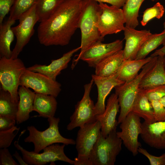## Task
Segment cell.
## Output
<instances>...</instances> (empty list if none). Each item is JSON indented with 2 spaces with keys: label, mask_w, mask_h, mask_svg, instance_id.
<instances>
[{
  "label": "cell",
  "mask_w": 165,
  "mask_h": 165,
  "mask_svg": "<svg viewBox=\"0 0 165 165\" xmlns=\"http://www.w3.org/2000/svg\"><path fill=\"white\" fill-rule=\"evenodd\" d=\"M81 0H65L37 28L39 43L45 46L68 45L78 28Z\"/></svg>",
  "instance_id": "1"
},
{
  "label": "cell",
  "mask_w": 165,
  "mask_h": 165,
  "mask_svg": "<svg viewBox=\"0 0 165 165\" xmlns=\"http://www.w3.org/2000/svg\"><path fill=\"white\" fill-rule=\"evenodd\" d=\"M101 10L99 3L94 0H81L80 11L78 28L81 32L80 51L72 62L73 69L77 64L79 59L84 52L94 43L103 41L104 38L100 34L96 24L98 14Z\"/></svg>",
  "instance_id": "2"
},
{
  "label": "cell",
  "mask_w": 165,
  "mask_h": 165,
  "mask_svg": "<svg viewBox=\"0 0 165 165\" xmlns=\"http://www.w3.org/2000/svg\"><path fill=\"white\" fill-rule=\"evenodd\" d=\"M122 141L116 130L105 137L101 133L91 151L89 160L91 165H114L122 150Z\"/></svg>",
  "instance_id": "3"
},
{
  "label": "cell",
  "mask_w": 165,
  "mask_h": 165,
  "mask_svg": "<svg viewBox=\"0 0 165 165\" xmlns=\"http://www.w3.org/2000/svg\"><path fill=\"white\" fill-rule=\"evenodd\" d=\"M48 119L49 126L44 131H40L33 126L27 127L29 135L24 139V141L34 144V152L39 153L46 147L55 143L75 145V141L74 140L64 138L60 134L58 127L59 118L54 116Z\"/></svg>",
  "instance_id": "4"
},
{
  "label": "cell",
  "mask_w": 165,
  "mask_h": 165,
  "mask_svg": "<svg viewBox=\"0 0 165 165\" xmlns=\"http://www.w3.org/2000/svg\"><path fill=\"white\" fill-rule=\"evenodd\" d=\"M157 56L154 57L142 68L141 71L134 79L125 82L114 88L118 96L120 108L118 123H120L131 111L134 102L139 89V85L143 77L155 65Z\"/></svg>",
  "instance_id": "5"
},
{
  "label": "cell",
  "mask_w": 165,
  "mask_h": 165,
  "mask_svg": "<svg viewBox=\"0 0 165 165\" xmlns=\"http://www.w3.org/2000/svg\"><path fill=\"white\" fill-rule=\"evenodd\" d=\"M26 68L18 57L13 59L2 57L0 59V82L1 88L9 92L13 101H19L18 90L21 76Z\"/></svg>",
  "instance_id": "6"
},
{
  "label": "cell",
  "mask_w": 165,
  "mask_h": 165,
  "mask_svg": "<svg viewBox=\"0 0 165 165\" xmlns=\"http://www.w3.org/2000/svg\"><path fill=\"white\" fill-rule=\"evenodd\" d=\"M101 124L98 120L80 127L75 141L77 156L74 165H91L89 156L101 132Z\"/></svg>",
  "instance_id": "7"
},
{
  "label": "cell",
  "mask_w": 165,
  "mask_h": 165,
  "mask_svg": "<svg viewBox=\"0 0 165 165\" xmlns=\"http://www.w3.org/2000/svg\"><path fill=\"white\" fill-rule=\"evenodd\" d=\"M15 147L21 153L25 161L30 165H44L49 163H53L57 161H61L74 164V160L68 158L65 154L64 148L65 145H60L55 143L43 149L40 153L25 149L19 144L18 141L14 142Z\"/></svg>",
  "instance_id": "8"
},
{
  "label": "cell",
  "mask_w": 165,
  "mask_h": 165,
  "mask_svg": "<svg viewBox=\"0 0 165 165\" xmlns=\"http://www.w3.org/2000/svg\"><path fill=\"white\" fill-rule=\"evenodd\" d=\"M101 10L98 15L96 25L101 37L124 31L126 20L123 9L116 6L99 3Z\"/></svg>",
  "instance_id": "9"
},
{
  "label": "cell",
  "mask_w": 165,
  "mask_h": 165,
  "mask_svg": "<svg viewBox=\"0 0 165 165\" xmlns=\"http://www.w3.org/2000/svg\"><path fill=\"white\" fill-rule=\"evenodd\" d=\"M35 8L36 4L20 16L17 25L11 28L16 38V43L12 50V58H18L34 33V26L38 21Z\"/></svg>",
  "instance_id": "10"
},
{
  "label": "cell",
  "mask_w": 165,
  "mask_h": 165,
  "mask_svg": "<svg viewBox=\"0 0 165 165\" xmlns=\"http://www.w3.org/2000/svg\"><path fill=\"white\" fill-rule=\"evenodd\" d=\"M93 83L92 79L90 82L84 85L83 96L75 105V111L71 116L70 122L67 127L68 130H72L77 127H81L97 120L95 105L90 96Z\"/></svg>",
  "instance_id": "11"
},
{
  "label": "cell",
  "mask_w": 165,
  "mask_h": 165,
  "mask_svg": "<svg viewBox=\"0 0 165 165\" xmlns=\"http://www.w3.org/2000/svg\"><path fill=\"white\" fill-rule=\"evenodd\" d=\"M120 123L121 131L117 132V135L133 156H136L141 146L138 141V136L142 131L140 117L130 112Z\"/></svg>",
  "instance_id": "12"
},
{
  "label": "cell",
  "mask_w": 165,
  "mask_h": 165,
  "mask_svg": "<svg viewBox=\"0 0 165 165\" xmlns=\"http://www.w3.org/2000/svg\"><path fill=\"white\" fill-rule=\"evenodd\" d=\"M20 86L33 89L35 93L57 97L61 91V85L41 73L26 69L21 77Z\"/></svg>",
  "instance_id": "13"
},
{
  "label": "cell",
  "mask_w": 165,
  "mask_h": 165,
  "mask_svg": "<svg viewBox=\"0 0 165 165\" xmlns=\"http://www.w3.org/2000/svg\"><path fill=\"white\" fill-rule=\"evenodd\" d=\"M123 41L119 39L108 43L98 41L87 48L79 59L86 62L90 67L95 68L101 61L122 50Z\"/></svg>",
  "instance_id": "14"
},
{
  "label": "cell",
  "mask_w": 165,
  "mask_h": 165,
  "mask_svg": "<svg viewBox=\"0 0 165 165\" xmlns=\"http://www.w3.org/2000/svg\"><path fill=\"white\" fill-rule=\"evenodd\" d=\"M92 79L96 85L98 91L97 101L95 105L96 116L103 114L105 111L106 97L113 88L125 82L118 79L116 74L108 77H102L95 74L91 75Z\"/></svg>",
  "instance_id": "15"
},
{
  "label": "cell",
  "mask_w": 165,
  "mask_h": 165,
  "mask_svg": "<svg viewBox=\"0 0 165 165\" xmlns=\"http://www.w3.org/2000/svg\"><path fill=\"white\" fill-rule=\"evenodd\" d=\"M123 31L126 41L124 60H134L143 43L152 34L149 30H137L126 26Z\"/></svg>",
  "instance_id": "16"
},
{
  "label": "cell",
  "mask_w": 165,
  "mask_h": 165,
  "mask_svg": "<svg viewBox=\"0 0 165 165\" xmlns=\"http://www.w3.org/2000/svg\"><path fill=\"white\" fill-rule=\"evenodd\" d=\"M141 136L144 141L151 147L165 149V121L141 124Z\"/></svg>",
  "instance_id": "17"
},
{
  "label": "cell",
  "mask_w": 165,
  "mask_h": 165,
  "mask_svg": "<svg viewBox=\"0 0 165 165\" xmlns=\"http://www.w3.org/2000/svg\"><path fill=\"white\" fill-rule=\"evenodd\" d=\"M119 108L117 95L115 93L112 94L107 100L104 112L96 116L97 120L101 123V133L105 137L112 131L116 130L118 123L116 118Z\"/></svg>",
  "instance_id": "18"
},
{
  "label": "cell",
  "mask_w": 165,
  "mask_h": 165,
  "mask_svg": "<svg viewBox=\"0 0 165 165\" xmlns=\"http://www.w3.org/2000/svg\"><path fill=\"white\" fill-rule=\"evenodd\" d=\"M80 46L64 53L59 58L52 60L48 65L35 64L27 68V70L43 74L51 79L56 80L57 77L61 71L67 68L73 54L80 50Z\"/></svg>",
  "instance_id": "19"
},
{
  "label": "cell",
  "mask_w": 165,
  "mask_h": 165,
  "mask_svg": "<svg viewBox=\"0 0 165 165\" xmlns=\"http://www.w3.org/2000/svg\"><path fill=\"white\" fill-rule=\"evenodd\" d=\"M165 56H157L154 67L142 78L139 88L145 89L160 85H165Z\"/></svg>",
  "instance_id": "20"
},
{
  "label": "cell",
  "mask_w": 165,
  "mask_h": 165,
  "mask_svg": "<svg viewBox=\"0 0 165 165\" xmlns=\"http://www.w3.org/2000/svg\"><path fill=\"white\" fill-rule=\"evenodd\" d=\"M35 93L29 88L20 86L18 90L19 97L16 123H21L28 120L30 113L33 111V102Z\"/></svg>",
  "instance_id": "21"
},
{
  "label": "cell",
  "mask_w": 165,
  "mask_h": 165,
  "mask_svg": "<svg viewBox=\"0 0 165 165\" xmlns=\"http://www.w3.org/2000/svg\"><path fill=\"white\" fill-rule=\"evenodd\" d=\"M153 57L150 56L144 59L125 60L115 74L117 78L125 82H128L138 75L140 70Z\"/></svg>",
  "instance_id": "22"
},
{
  "label": "cell",
  "mask_w": 165,
  "mask_h": 165,
  "mask_svg": "<svg viewBox=\"0 0 165 165\" xmlns=\"http://www.w3.org/2000/svg\"><path fill=\"white\" fill-rule=\"evenodd\" d=\"M56 97L53 96L38 93H35L33 111L37 112L38 116L49 118L54 117L57 106Z\"/></svg>",
  "instance_id": "23"
},
{
  "label": "cell",
  "mask_w": 165,
  "mask_h": 165,
  "mask_svg": "<svg viewBox=\"0 0 165 165\" xmlns=\"http://www.w3.org/2000/svg\"><path fill=\"white\" fill-rule=\"evenodd\" d=\"M130 112L143 119L147 123L156 122L152 105L142 89L139 88Z\"/></svg>",
  "instance_id": "24"
},
{
  "label": "cell",
  "mask_w": 165,
  "mask_h": 165,
  "mask_svg": "<svg viewBox=\"0 0 165 165\" xmlns=\"http://www.w3.org/2000/svg\"><path fill=\"white\" fill-rule=\"evenodd\" d=\"M124 61L123 50H121L104 59L96 66L95 75L108 77L116 74Z\"/></svg>",
  "instance_id": "25"
},
{
  "label": "cell",
  "mask_w": 165,
  "mask_h": 165,
  "mask_svg": "<svg viewBox=\"0 0 165 165\" xmlns=\"http://www.w3.org/2000/svg\"><path fill=\"white\" fill-rule=\"evenodd\" d=\"M15 22V20L11 19L9 17L0 25V57H11L12 51L10 49V46L15 36L11 27Z\"/></svg>",
  "instance_id": "26"
},
{
  "label": "cell",
  "mask_w": 165,
  "mask_h": 165,
  "mask_svg": "<svg viewBox=\"0 0 165 165\" xmlns=\"http://www.w3.org/2000/svg\"><path fill=\"white\" fill-rule=\"evenodd\" d=\"M145 0H125L123 10L126 26L135 28L139 24L138 17L140 7Z\"/></svg>",
  "instance_id": "27"
},
{
  "label": "cell",
  "mask_w": 165,
  "mask_h": 165,
  "mask_svg": "<svg viewBox=\"0 0 165 165\" xmlns=\"http://www.w3.org/2000/svg\"><path fill=\"white\" fill-rule=\"evenodd\" d=\"M19 102L12 100L10 93L1 88L0 89V115L16 119Z\"/></svg>",
  "instance_id": "28"
},
{
  "label": "cell",
  "mask_w": 165,
  "mask_h": 165,
  "mask_svg": "<svg viewBox=\"0 0 165 165\" xmlns=\"http://www.w3.org/2000/svg\"><path fill=\"white\" fill-rule=\"evenodd\" d=\"M65 0H38L36 4V12L41 22L48 19Z\"/></svg>",
  "instance_id": "29"
},
{
  "label": "cell",
  "mask_w": 165,
  "mask_h": 165,
  "mask_svg": "<svg viewBox=\"0 0 165 165\" xmlns=\"http://www.w3.org/2000/svg\"><path fill=\"white\" fill-rule=\"evenodd\" d=\"M165 39L164 30L159 34H152L141 46L135 59L140 60L145 58L150 53L161 44H163Z\"/></svg>",
  "instance_id": "30"
},
{
  "label": "cell",
  "mask_w": 165,
  "mask_h": 165,
  "mask_svg": "<svg viewBox=\"0 0 165 165\" xmlns=\"http://www.w3.org/2000/svg\"><path fill=\"white\" fill-rule=\"evenodd\" d=\"M38 0H15L9 12L11 19L18 20L20 16L35 5Z\"/></svg>",
  "instance_id": "31"
},
{
  "label": "cell",
  "mask_w": 165,
  "mask_h": 165,
  "mask_svg": "<svg viewBox=\"0 0 165 165\" xmlns=\"http://www.w3.org/2000/svg\"><path fill=\"white\" fill-rule=\"evenodd\" d=\"M164 11L163 6L159 2H157L153 6L147 8L144 12L142 19L141 21V25L145 26L150 20L155 17L158 19L160 18Z\"/></svg>",
  "instance_id": "32"
},
{
  "label": "cell",
  "mask_w": 165,
  "mask_h": 165,
  "mask_svg": "<svg viewBox=\"0 0 165 165\" xmlns=\"http://www.w3.org/2000/svg\"><path fill=\"white\" fill-rule=\"evenodd\" d=\"M20 128L15 126L9 130L0 131V148H7L10 145Z\"/></svg>",
  "instance_id": "33"
},
{
  "label": "cell",
  "mask_w": 165,
  "mask_h": 165,
  "mask_svg": "<svg viewBox=\"0 0 165 165\" xmlns=\"http://www.w3.org/2000/svg\"><path fill=\"white\" fill-rule=\"evenodd\" d=\"M142 89L150 101H159L165 96V85L158 86Z\"/></svg>",
  "instance_id": "34"
},
{
  "label": "cell",
  "mask_w": 165,
  "mask_h": 165,
  "mask_svg": "<svg viewBox=\"0 0 165 165\" xmlns=\"http://www.w3.org/2000/svg\"><path fill=\"white\" fill-rule=\"evenodd\" d=\"M138 152L148 159L151 165H165V152L160 156H156L141 147H139Z\"/></svg>",
  "instance_id": "35"
},
{
  "label": "cell",
  "mask_w": 165,
  "mask_h": 165,
  "mask_svg": "<svg viewBox=\"0 0 165 165\" xmlns=\"http://www.w3.org/2000/svg\"><path fill=\"white\" fill-rule=\"evenodd\" d=\"M152 106L154 116L156 122L165 121V107L159 101H150Z\"/></svg>",
  "instance_id": "36"
},
{
  "label": "cell",
  "mask_w": 165,
  "mask_h": 165,
  "mask_svg": "<svg viewBox=\"0 0 165 165\" xmlns=\"http://www.w3.org/2000/svg\"><path fill=\"white\" fill-rule=\"evenodd\" d=\"M13 158L7 148H1L0 150V165H18Z\"/></svg>",
  "instance_id": "37"
},
{
  "label": "cell",
  "mask_w": 165,
  "mask_h": 165,
  "mask_svg": "<svg viewBox=\"0 0 165 165\" xmlns=\"http://www.w3.org/2000/svg\"><path fill=\"white\" fill-rule=\"evenodd\" d=\"M15 0H0V25L6 16L10 11Z\"/></svg>",
  "instance_id": "38"
},
{
  "label": "cell",
  "mask_w": 165,
  "mask_h": 165,
  "mask_svg": "<svg viewBox=\"0 0 165 165\" xmlns=\"http://www.w3.org/2000/svg\"><path fill=\"white\" fill-rule=\"evenodd\" d=\"M16 120L14 119L0 115V131L10 129L15 126Z\"/></svg>",
  "instance_id": "39"
},
{
  "label": "cell",
  "mask_w": 165,
  "mask_h": 165,
  "mask_svg": "<svg viewBox=\"0 0 165 165\" xmlns=\"http://www.w3.org/2000/svg\"><path fill=\"white\" fill-rule=\"evenodd\" d=\"M98 2L107 3L110 4L112 6L120 8L123 6L125 0H94Z\"/></svg>",
  "instance_id": "40"
},
{
  "label": "cell",
  "mask_w": 165,
  "mask_h": 165,
  "mask_svg": "<svg viewBox=\"0 0 165 165\" xmlns=\"http://www.w3.org/2000/svg\"><path fill=\"white\" fill-rule=\"evenodd\" d=\"M165 45L162 48L156 50L155 52L150 56L151 57L161 56H165Z\"/></svg>",
  "instance_id": "41"
},
{
  "label": "cell",
  "mask_w": 165,
  "mask_h": 165,
  "mask_svg": "<svg viewBox=\"0 0 165 165\" xmlns=\"http://www.w3.org/2000/svg\"><path fill=\"white\" fill-rule=\"evenodd\" d=\"M13 156L17 160L19 164L21 165H28L27 164L24 160L23 157H22L19 154L17 151H16L13 154Z\"/></svg>",
  "instance_id": "42"
},
{
  "label": "cell",
  "mask_w": 165,
  "mask_h": 165,
  "mask_svg": "<svg viewBox=\"0 0 165 165\" xmlns=\"http://www.w3.org/2000/svg\"><path fill=\"white\" fill-rule=\"evenodd\" d=\"M159 101L160 103L165 107V96L162 98Z\"/></svg>",
  "instance_id": "43"
},
{
  "label": "cell",
  "mask_w": 165,
  "mask_h": 165,
  "mask_svg": "<svg viewBox=\"0 0 165 165\" xmlns=\"http://www.w3.org/2000/svg\"><path fill=\"white\" fill-rule=\"evenodd\" d=\"M163 26H164V31H165V22L163 23ZM163 45H165V39L164 42L163 44Z\"/></svg>",
  "instance_id": "44"
},
{
  "label": "cell",
  "mask_w": 165,
  "mask_h": 165,
  "mask_svg": "<svg viewBox=\"0 0 165 165\" xmlns=\"http://www.w3.org/2000/svg\"><path fill=\"white\" fill-rule=\"evenodd\" d=\"M163 65H164V69L165 70V57L164 59V62H163Z\"/></svg>",
  "instance_id": "45"
},
{
  "label": "cell",
  "mask_w": 165,
  "mask_h": 165,
  "mask_svg": "<svg viewBox=\"0 0 165 165\" xmlns=\"http://www.w3.org/2000/svg\"><path fill=\"white\" fill-rule=\"evenodd\" d=\"M151 0L152 1H154L156 0Z\"/></svg>",
  "instance_id": "46"
}]
</instances>
